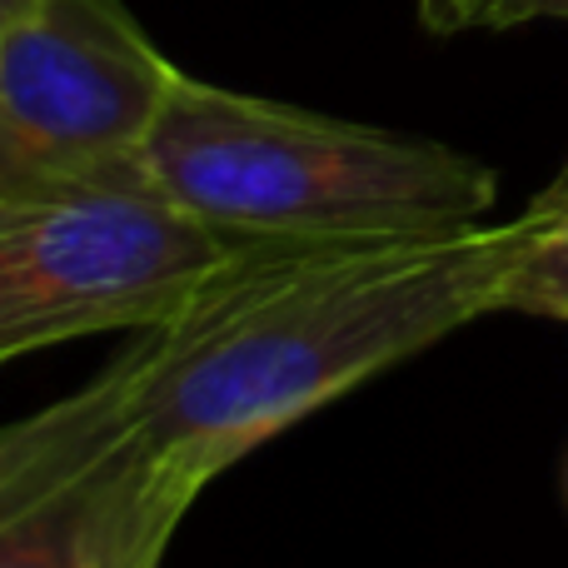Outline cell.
Returning <instances> with one entry per match:
<instances>
[{
    "label": "cell",
    "mask_w": 568,
    "mask_h": 568,
    "mask_svg": "<svg viewBox=\"0 0 568 568\" xmlns=\"http://www.w3.org/2000/svg\"><path fill=\"white\" fill-rule=\"evenodd\" d=\"M524 215L424 235H270L145 329V434L180 509L339 394L509 310Z\"/></svg>",
    "instance_id": "6da1fadb"
},
{
    "label": "cell",
    "mask_w": 568,
    "mask_h": 568,
    "mask_svg": "<svg viewBox=\"0 0 568 568\" xmlns=\"http://www.w3.org/2000/svg\"><path fill=\"white\" fill-rule=\"evenodd\" d=\"M180 205L240 235H424L489 215L499 180L439 140L394 135L180 70L145 140Z\"/></svg>",
    "instance_id": "7a4b0ae2"
},
{
    "label": "cell",
    "mask_w": 568,
    "mask_h": 568,
    "mask_svg": "<svg viewBox=\"0 0 568 568\" xmlns=\"http://www.w3.org/2000/svg\"><path fill=\"white\" fill-rule=\"evenodd\" d=\"M265 240L195 215L145 165L0 190V369L90 334L165 329Z\"/></svg>",
    "instance_id": "3957f363"
},
{
    "label": "cell",
    "mask_w": 568,
    "mask_h": 568,
    "mask_svg": "<svg viewBox=\"0 0 568 568\" xmlns=\"http://www.w3.org/2000/svg\"><path fill=\"white\" fill-rule=\"evenodd\" d=\"M180 524L145 434V339L0 424V568H160Z\"/></svg>",
    "instance_id": "277c9868"
},
{
    "label": "cell",
    "mask_w": 568,
    "mask_h": 568,
    "mask_svg": "<svg viewBox=\"0 0 568 568\" xmlns=\"http://www.w3.org/2000/svg\"><path fill=\"white\" fill-rule=\"evenodd\" d=\"M175 80L125 0H40L0 30V190L145 165Z\"/></svg>",
    "instance_id": "5b68a950"
},
{
    "label": "cell",
    "mask_w": 568,
    "mask_h": 568,
    "mask_svg": "<svg viewBox=\"0 0 568 568\" xmlns=\"http://www.w3.org/2000/svg\"><path fill=\"white\" fill-rule=\"evenodd\" d=\"M524 260L509 290L514 314L568 320V160L524 210Z\"/></svg>",
    "instance_id": "8992f818"
},
{
    "label": "cell",
    "mask_w": 568,
    "mask_h": 568,
    "mask_svg": "<svg viewBox=\"0 0 568 568\" xmlns=\"http://www.w3.org/2000/svg\"><path fill=\"white\" fill-rule=\"evenodd\" d=\"M419 20L434 36L509 30L529 20H568V0H419Z\"/></svg>",
    "instance_id": "52a82bcc"
},
{
    "label": "cell",
    "mask_w": 568,
    "mask_h": 568,
    "mask_svg": "<svg viewBox=\"0 0 568 568\" xmlns=\"http://www.w3.org/2000/svg\"><path fill=\"white\" fill-rule=\"evenodd\" d=\"M36 6H40V0H0V30L16 26V20H20V16H30Z\"/></svg>",
    "instance_id": "ba28073f"
}]
</instances>
